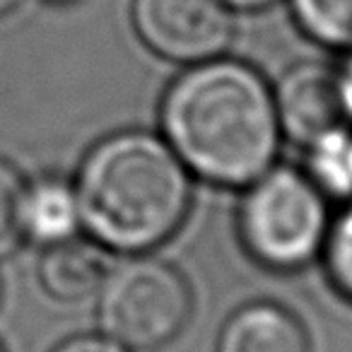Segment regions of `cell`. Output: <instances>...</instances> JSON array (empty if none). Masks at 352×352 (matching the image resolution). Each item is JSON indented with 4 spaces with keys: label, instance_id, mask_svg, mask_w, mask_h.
I'll use <instances>...</instances> for the list:
<instances>
[{
    "label": "cell",
    "instance_id": "3",
    "mask_svg": "<svg viewBox=\"0 0 352 352\" xmlns=\"http://www.w3.org/2000/svg\"><path fill=\"white\" fill-rule=\"evenodd\" d=\"M328 203L304 169L273 164L241 188L236 234L246 256L270 273H297L311 265L331 225Z\"/></svg>",
    "mask_w": 352,
    "mask_h": 352
},
{
    "label": "cell",
    "instance_id": "5",
    "mask_svg": "<svg viewBox=\"0 0 352 352\" xmlns=\"http://www.w3.org/2000/svg\"><path fill=\"white\" fill-rule=\"evenodd\" d=\"M131 22L152 54L179 65L225 56L234 39V15L222 0H131Z\"/></svg>",
    "mask_w": 352,
    "mask_h": 352
},
{
    "label": "cell",
    "instance_id": "4",
    "mask_svg": "<svg viewBox=\"0 0 352 352\" xmlns=\"http://www.w3.org/2000/svg\"><path fill=\"white\" fill-rule=\"evenodd\" d=\"M94 297L99 333L131 352L169 345L193 314V292L184 273L150 254L109 268Z\"/></svg>",
    "mask_w": 352,
    "mask_h": 352
},
{
    "label": "cell",
    "instance_id": "14",
    "mask_svg": "<svg viewBox=\"0 0 352 352\" xmlns=\"http://www.w3.org/2000/svg\"><path fill=\"white\" fill-rule=\"evenodd\" d=\"M51 352H131L116 340L107 338L104 333H82V336H73L56 345Z\"/></svg>",
    "mask_w": 352,
    "mask_h": 352
},
{
    "label": "cell",
    "instance_id": "16",
    "mask_svg": "<svg viewBox=\"0 0 352 352\" xmlns=\"http://www.w3.org/2000/svg\"><path fill=\"white\" fill-rule=\"evenodd\" d=\"M232 12H256L275 6L278 0H222Z\"/></svg>",
    "mask_w": 352,
    "mask_h": 352
},
{
    "label": "cell",
    "instance_id": "13",
    "mask_svg": "<svg viewBox=\"0 0 352 352\" xmlns=\"http://www.w3.org/2000/svg\"><path fill=\"white\" fill-rule=\"evenodd\" d=\"M27 179L12 162L0 157V261L10 258L25 244L22 234V196Z\"/></svg>",
    "mask_w": 352,
    "mask_h": 352
},
{
    "label": "cell",
    "instance_id": "9",
    "mask_svg": "<svg viewBox=\"0 0 352 352\" xmlns=\"http://www.w3.org/2000/svg\"><path fill=\"white\" fill-rule=\"evenodd\" d=\"M20 217L25 241L41 249L80 236L82 222L73 179L44 174L27 182Z\"/></svg>",
    "mask_w": 352,
    "mask_h": 352
},
{
    "label": "cell",
    "instance_id": "17",
    "mask_svg": "<svg viewBox=\"0 0 352 352\" xmlns=\"http://www.w3.org/2000/svg\"><path fill=\"white\" fill-rule=\"evenodd\" d=\"M20 6H22V0H0V17L10 15V12L17 10Z\"/></svg>",
    "mask_w": 352,
    "mask_h": 352
},
{
    "label": "cell",
    "instance_id": "11",
    "mask_svg": "<svg viewBox=\"0 0 352 352\" xmlns=\"http://www.w3.org/2000/svg\"><path fill=\"white\" fill-rule=\"evenodd\" d=\"M287 6L309 41L338 54L352 51V0H287Z\"/></svg>",
    "mask_w": 352,
    "mask_h": 352
},
{
    "label": "cell",
    "instance_id": "1",
    "mask_svg": "<svg viewBox=\"0 0 352 352\" xmlns=\"http://www.w3.org/2000/svg\"><path fill=\"white\" fill-rule=\"evenodd\" d=\"M160 128L193 179L239 191L278 164L285 140L270 82L227 56L186 65L171 80Z\"/></svg>",
    "mask_w": 352,
    "mask_h": 352
},
{
    "label": "cell",
    "instance_id": "12",
    "mask_svg": "<svg viewBox=\"0 0 352 352\" xmlns=\"http://www.w3.org/2000/svg\"><path fill=\"white\" fill-rule=\"evenodd\" d=\"M318 258L331 287L352 304V201L340 203V210L331 215Z\"/></svg>",
    "mask_w": 352,
    "mask_h": 352
},
{
    "label": "cell",
    "instance_id": "15",
    "mask_svg": "<svg viewBox=\"0 0 352 352\" xmlns=\"http://www.w3.org/2000/svg\"><path fill=\"white\" fill-rule=\"evenodd\" d=\"M336 73H338V92H340L342 118L352 126V51L345 54V58L336 68Z\"/></svg>",
    "mask_w": 352,
    "mask_h": 352
},
{
    "label": "cell",
    "instance_id": "2",
    "mask_svg": "<svg viewBox=\"0 0 352 352\" xmlns=\"http://www.w3.org/2000/svg\"><path fill=\"white\" fill-rule=\"evenodd\" d=\"M80 222L104 251L150 254L188 220L193 176L160 133L128 128L97 140L73 179Z\"/></svg>",
    "mask_w": 352,
    "mask_h": 352
},
{
    "label": "cell",
    "instance_id": "19",
    "mask_svg": "<svg viewBox=\"0 0 352 352\" xmlns=\"http://www.w3.org/2000/svg\"><path fill=\"white\" fill-rule=\"evenodd\" d=\"M0 352H6V347H3V342H0Z\"/></svg>",
    "mask_w": 352,
    "mask_h": 352
},
{
    "label": "cell",
    "instance_id": "10",
    "mask_svg": "<svg viewBox=\"0 0 352 352\" xmlns=\"http://www.w3.org/2000/svg\"><path fill=\"white\" fill-rule=\"evenodd\" d=\"M304 150V174L336 203L352 201V126L347 121L321 133Z\"/></svg>",
    "mask_w": 352,
    "mask_h": 352
},
{
    "label": "cell",
    "instance_id": "6",
    "mask_svg": "<svg viewBox=\"0 0 352 352\" xmlns=\"http://www.w3.org/2000/svg\"><path fill=\"white\" fill-rule=\"evenodd\" d=\"M275 111L283 138L307 147L321 133L342 123L338 73L321 60H299L280 75L273 87Z\"/></svg>",
    "mask_w": 352,
    "mask_h": 352
},
{
    "label": "cell",
    "instance_id": "18",
    "mask_svg": "<svg viewBox=\"0 0 352 352\" xmlns=\"http://www.w3.org/2000/svg\"><path fill=\"white\" fill-rule=\"evenodd\" d=\"M44 3H51V6H70L75 0H44Z\"/></svg>",
    "mask_w": 352,
    "mask_h": 352
},
{
    "label": "cell",
    "instance_id": "8",
    "mask_svg": "<svg viewBox=\"0 0 352 352\" xmlns=\"http://www.w3.org/2000/svg\"><path fill=\"white\" fill-rule=\"evenodd\" d=\"M109 273L107 251L92 239L73 236L41 249L36 280L46 297L58 304H78L94 297Z\"/></svg>",
    "mask_w": 352,
    "mask_h": 352
},
{
    "label": "cell",
    "instance_id": "7",
    "mask_svg": "<svg viewBox=\"0 0 352 352\" xmlns=\"http://www.w3.org/2000/svg\"><path fill=\"white\" fill-rule=\"evenodd\" d=\"M215 352H311L307 326L275 302H249L220 328Z\"/></svg>",
    "mask_w": 352,
    "mask_h": 352
}]
</instances>
